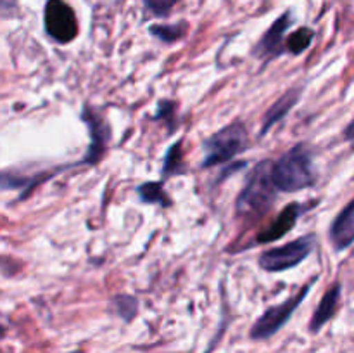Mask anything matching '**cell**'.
<instances>
[{
    "instance_id": "cell-1",
    "label": "cell",
    "mask_w": 354,
    "mask_h": 353,
    "mask_svg": "<svg viewBox=\"0 0 354 353\" xmlns=\"http://www.w3.org/2000/svg\"><path fill=\"white\" fill-rule=\"evenodd\" d=\"M270 179L279 192H299L317 183L313 154L308 144H297L270 165Z\"/></svg>"
},
{
    "instance_id": "cell-2",
    "label": "cell",
    "mask_w": 354,
    "mask_h": 353,
    "mask_svg": "<svg viewBox=\"0 0 354 353\" xmlns=\"http://www.w3.org/2000/svg\"><path fill=\"white\" fill-rule=\"evenodd\" d=\"M270 165L272 161H261L248 176V182L242 187L235 203V210L241 218H261L275 204L279 190L270 179Z\"/></svg>"
},
{
    "instance_id": "cell-3",
    "label": "cell",
    "mask_w": 354,
    "mask_h": 353,
    "mask_svg": "<svg viewBox=\"0 0 354 353\" xmlns=\"http://www.w3.org/2000/svg\"><path fill=\"white\" fill-rule=\"evenodd\" d=\"M249 132L244 121H234L203 141L201 168L225 165L249 149Z\"/></svg>"
},
{
    "instance_id": "cell-4",
    "label": "cell",
    "mask_w": 354,
    "mask_h": 353,
    "mask_svg": "<svg viewBox=\"0 0 354 353\" xmlns=\"http://www.w3.org/2000/svg\"><path fill=\"white\" fill-rule=\"evenodd\" d=\"M315 246H317V235L306 234L287 242L286 246L265 249L259 255V269L272 273L286 272V270L301 265L313 253Z\"/></svg>"
},
{
    "instance_id": "cell-5",
    "label": "cell",
    "mask_w": 354,
    "mask_h": 353,
    "mask_svg": "<svg viewBox=\"0 0 354 353\" xmlns=\"http://www.w3.org/2000/svg\"><path fill=\"white\" fill-rule=\"evenodd\" d=\"M317 280L318 279L310 280V282H308L299 293L294 294V296L289 298V300L266 308L265 314H263L261 317L252 324L251 332H249L251 339H254V341H263V339H268L272 338V336H275L277 332H279L280 329L290 320L294 311L301 307V303H303L304 298L308 296V293H310L311 287H313V284L317 282Z\"/></svg>"
},
{
    "instance_id": "cell-6",
    "label": "cell",
    "mask_w": 354,
    "mask_h": 353,
    "mask_svg": "<svg viewBox=\"0 0 354 353\" xmlns=\"http://www.w3.org/2000/svg\"><path fill=\"white\" fill-rule=\"evenodd\" d=\"M45 31L52 40L68 44L78 35V21L64 0H48L44 12Z\"/></svg>"
},
{
    "instance_id": "cell-7",
    "label": "cell",
    "mask_w": 354,
    "mask_h": 353,
    "mask_svg": "<svg viewBox=\"0 0 354 353\" xmlns=\"http://www.w3.org/2000/svg\"><path fill=\"white\" fill-rule=\"evenodd\" d=\"M82 120L90 135L88 151H86L85 158L82 159V165H97L102 159L104 152L107 151V145H109L111 127L106 118L88 104L83 106Z\"/></svg>"
},
{
    "instance_id": "cell-8",
    "label": "cell",
    "mask_w": 354,
    "mask_h": 353,
    "mask_svg": "<svg viewBox=\"0 0 354 353\" xmlns=\"http://www.w3.org/2000/svg\"><path fill=\"white\" fill-rule=\"evenodd\" d=\"M315 206V203H290L283 208L279 213V217L268 225L263 232H259L256 242L259 244H268V242L277 241V239L283 237L287 232L292 230L296 227L297 220L303 217L304 213L311 210Z\"/></svg>"
},
{
    "instance_id": "cell-9",
    "label": "cell",
    "mask_w": 354,
    "mask_h": 353,
    "mask_svg": "<svg viewBox=\"0 0 354 353\" xmlns=\"http://www.w3.org/2000/svg\"><path fill=\"white\" fill-rule=\"evenodd\" d=\"M294 24L292 12H286L275 21V23L270 26V30L263 35V38L259 40L258 47H256L254 54L258 57H279L286 52V33L290 26Z\"/></svg>"
},
{
    "instance_id": "cell-10",
    "label": "cell",
    "mask_w": 354,
    "mask_h": 353,
    "mask_svg": "<svg viewBox=\"0 0 354 353\" xmlns=\"http://www.w3.org/2000/svg\"><path fill=\"white\" fill-rule=\"evenodd\" d=\"M330 241L335 251H346L354 241V201H349L344 210L334 218L330 225Z\"/></svg>"
},
{
    "instance_id": "cell-11",
    "label": "cell",
    "mask_w": 354,
    "mask_h": 353,
    "mask_svg": "<svg viewBox=\"0 0 354 353\" xmlns=\"http://www.w3.org/2000/svg\"><path fill=\"white\" fill-rule=\"evenodd\" d=\"M342 296V284L341 282H335L327 293L322 296L320 303H318L317 310H315L313 317H311L310 322V331L311 332H320V329L327 324L328 320H332V317L335 315L339 308V301H341Z\"/></svg>"
},
{
    "instance_id": "cell-12",
    "label": "cell",
    "mask_w": 354,
    "mask_h": 353,
    "mask_svg": "<svg viewBox=\"0 0 354 353\" xmlns=\"http://www.w3.org/2000/svg\"><path fill=\"white\" fill-rule=\"evenodd\" d=\"M299 97H301V89H290L287 90L282 97H279V99L272 104V107L266 111L265 118H263L259 137H265V135L268 134L277 123H280V121H282L283 118L292 111V107L296 106Z\"/></svg>"
},
{
    "instance_id": "cell-13",
    "label": "cell",
    "mask_w": 354,
    "mask_h": 353,
    "mask_svg": "<svg viewBox=\"0 0 354 353\" xmlns=\"http://www.w3.org/2000/svg\"><path fill=\"white\" fill-rule=\"evenodd\" d=\"M138 199L144 204H158L161 208H169L173 204L171 197L165 190V182H144L137 187Z\"/></svg>"
},
{
    "instance_id": "cell-14",
    "label": "cell",
    "mask_w": 354,
    "mask_h": 353,
    "mask_svg": "<svg viewBox=\"0 0 354 353\" xmlns=\"http://www.w3.org/2000/svg\"><path fill=\"white\" fill-rule=\"evenodd\" d=\"M182 141H176L175 144L169 145V149L165 154V163H162L161 176L162 182L168 180L169 176L183 175L187 172V166L183 163V151H182Z\"/></svg>"
},
{
    "instance_id": "cell-15",
    "label": "cell",
    "mask_w": 354,
    "mask_h": 353,
    "mask_svg": "<svg viewBox=\"0 0 354 353\" xmlns=\"http://www.w3.org/2000/svg\"><path fill=\"white\" fill-rule=\"evenodd\" d=\"M151 35H154L158 40L165 42V44H175L176 40L185 37L187 33V23H176V24H154L151 26Z\"/></svg>"
},
{
    "instance_id": "cell-16",
    "label": "cell",
    "mask_w": 354,
    "mask_h": 353,
    "mask_svg": "<svg viewBox=\"0 0 354 353\" xmlns=\"http://www.w3.org/2000/svg\"><path fill=\"white\" fill-rule=\"evenodd\" d=\"M313 37V30H310V28H299V30L294 31V33H290L289 37H287L286 48L294 55L303 54L306 48H310Z\"/></svg>"
},
{
    "instance_id": "cell-17",
    "label": "cell",
    "mask_w": 354,
    "mask_h": 353,
    "mask_svg": "<svg viewBox=\"0 0 354 353\" xmlns=\"http://www.w3.org/2000/svg\"><path fill=\"white\" fill-rule=\"evenodd\" d=\"M113 307L118 317L123 318L124 322H131L138 311V300L131 294H118L113 298Z\"/></svg>"
},
{
    "instance_id": "cell-18",
    "label": "cell",
    "mask_w": 354,
    "mask_h": 353,
    "mask_svg": "<svg viewBox=\"0 0 354 353\" xmlns=\"http://www.w3.org/2000/svg\"><path fill=\"white\" fill-rule=\"evenodd\" d=\"M154 120L156 121H165L166 125H168V132L169 134H173V130L176 128V104L173 102V100H168V99H162L159 100L158 104V111H156L154 114Z\"/></svg>"
},
{
    "instance_id": "cell-19",
    "label": "cell",
    "mask_w": 354,
    "mask_h": 353,
    "mask_svg": "<svg viewBox=\"0 0 354 353\" xmlns=\"http://www.w3.org/2000/svg\"><path fill=\"white\" fill-rule=\"evenodd\" d=\"M145 9L156 17H166L171 12L173 6L176 3V0H144Z\"/></svg>"
},
{
    "instance_id": "cell-20",
    "label": "cell",
    "mask_w": 354,
    "mask_h": 353,
    "mask_svg": "<svg viewBox=\"0 0 354 353\" xmlns=\"http://www.w3.org/2000/svg\"><path fill=\"white\" fill-rule=\"evenodd\" d=\"M0 9H2V10H14V9H16V0H0Z\"/></svg>"
},
{
    "instance_id": "cell-21",
    "label": "cell",
    "mask_w": 354,
    "mask_h": 353,
    "mask_svg": "<svg viewBox=\"0 0 354 353\" xmlns=\"http://www.w3.org/2000/svg\"><path fill=\"white\" fill-rule=\"evenodd\" d=\"M351 130H353V123H349L348 125V128H346V138H348V141H351Z\"/></svg>"
},
{
    "instance_id": "cell-22",
    "label": "cell",
    "mask_w": 354,
    "mask_h": 353,
    "mask_svg": "<svg viewBox=\"0 0 354 353\" xmlns=\"http://www.w3.org/2000/svg\"><path fill=\"white\" fill-rule=\"evenodd\" d=\"M3 334H6V325H3L2 320H0V338H2Z\"/></svg>"
}]
</instances>
